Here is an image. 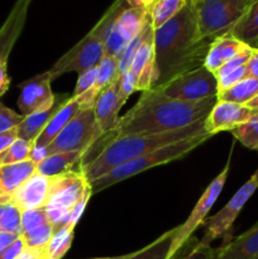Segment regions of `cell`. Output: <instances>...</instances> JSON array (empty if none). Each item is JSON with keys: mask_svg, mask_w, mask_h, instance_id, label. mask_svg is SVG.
I'll list each match as a JSON object with an SVG mask.
<instances>
[{"mask_svg": "<svg viewBox=\"0 0 258 259\" xmlns=\"http://www.w3.org/2000/svg\"><path fill=\"white\" fill-rule=\"evenodd\" d=\"M153 39L156 62L154 88L204 66L212 42L200 39L196 7L190 0L176 17L154 30Z\"/></svg>", "mask_w": 258, "mask_h": 259, "instance_id": "6da1fadb", "label": "cell"}, {"mask_svg": "<svg viewBox=\"0 0 258 259\" xmlns=\"http://www.w3.org/2000/svg\"><path fill=\"white\" fill-rule=\"evenodd\" d=\"M217 101V96L201 101L177 100L167 96L159 88H152L142 93L131 110L119 116L114 131L108 134L109 141L126 134L164 133L182 129L206 118Z\"/></svg>", "mask_w": 258, "mask_h": 259, "instance_id": "7a4b0ae2", "label": "cell"}, {"mask_svg": "<svg viewBox=\"0 0 258 259\" xmlns=\"http://www.w3.org/2000/svg\"><path fill=\"white\" fill-rule=\"evenodd\" d=\"M205 119H200L182 129L164 132V133L126 134V136L115 137L104 144L100 153L96 154L89 163L81 167V169L91 184L95 180L105 176L115 167L132 161L137 157L143 156L144 153L162 148L175 142L207 133L205 129Z\"/></svg>", "mask_w": 258, "mask_h": 259, "instance_id": "3957f363", "label": "cell"}, {"mask_svg": "<svg viewBox=\"0 0 258 259\" xmlns=\"http://www.w3.org/2000/svg\"><path fill=\"white\" fill-rule=\"evenodd\" d=\"M128 7L125 0H115L96 23L95 27L78 40L71 50H68L62 57L58 58L55 65L47 70L52 80L68 72L81 73L90 68L98 67L105 56V35L111 22L116 15Z\"/></svg>", "mask_w": 258, "mask_h": 259, "instance_id": "277c9868", "label": "cell"}, {"mask_svg": "<svg viewBox=\"0 0 258 259\" xmlns=\"http://www.w3.org/2000/svg\"><path fill=\"white\" fill-rule=\"evenodd\" d=\"M211 137L212 136H210L209 133L200 134V136L192 137V138L175 142V143L168 144V146L154 149V151L148 152V153H144L143 156H139L137 158L132 159V161L125 162V163L111 169L105 176L91 182L93 195L104 191L108 187L119 184V182L124 181L126 179H131V177L136 176V175L148 171V169L153 168V167L171 163V162L177 161V159L184 158L185 156L191 153L194 149L201 146L202 143L209 141Z\"/></svg>", "mask_w": 258, "mask_h": 259, "instance_id": "5b68a950", "label": "cell"}, {"mask_svg": "<svg viewBox=\"0 0 258 259\" xmlns=\"http://www.w3.org/2000/svg\"><path fill=\"white\" fill-rule=\"evenodd\" d=\"M88 194H93V189L81 168L51 177L45 209L55 232L65 227L71 212Z\"/></svg>", "mask_w": 258, "mask_h": 259, "instance_id": "8992f818", "label": "cell"}, {"mask_svg": "<svg viewBox=\"0 0 258 259\" xmlns=\"http://www.w3.org/2000/svg\"><path fill=\"white\" fill-rule=\"evenodd\" d=\"M255 0H196L199 35L202 40H214L228 34Z\"/></svg>", "mask_w": 258, "mask_h": 259, "instance_id": "52a82bcc", "label": "cell"}, {"mask_svg": "<svg viewBox=\"0 0 258 259\" xmlns=\"http://www.w3.org/2000/svg\"><path fill=\"white\" fill-rule=\"evenodd\" d=\"M101 138L103 134L96 121L94 108L83 109L71 119L52 143L46 147V151L47 156L60 152L75 151L85 152L88 154L89 149L93 148Z\"/></svg>", "mask_w": 258, "mask_h": 259, "instance_id": "ba28073f", "label": "cell"}, {"mask_svg": "<svg viewBox=\"0 0 258 259\" xmlns=\"http://www.w3.org/2000/svg\"><path fill=\"white\" fill-rule=\"evenodd\" d=\"M257 189L258 168L248 179V181H245V184L235 192L234 196L227 202V205L219 212L205 220L204 224H202L205 227V232L200 239V244L210 245L217 239L224 240L223 244H227L228 242H230L233 239L232 232L234 222Z\"/></svg>", "mask_w": 258, "mask_h": 259, "instance_id": "9c48e42d", "label": "cell"}, {"mask_svg": "<svg viewBox=\"0 0 258 259\" xmlns=\"http://www.w3.org/2000/svg\"><path fill=\"white\" fill-rule=\"evenodd\" d=\"M230 158H232V152H230L229 157H228V161L227 163H225L223 171L210 182V185L206 187L204 194L200 196L199 201L196 202V205H195V207L192 209L191 214L187 218L186 222H185L184 224L176 227V235H175V239L171 245V250H169V259H176L179 252L185 247V244L189 242V239L192 237L195 230H196L200 225L204 224V222L206 220L207 212H209L210 210H211V207L214 206L215 201L218 200L223 187H224L225 182H227L228 174H229L230 168Z\"/></svg>", "mask_w": 258, "mask_h": 259, "instance_id": "30bf717a", "label": "cell"}, {"mask_svg": "<svg viewBox=\"0 0 258 259\" xmlns=\"http://www.w3.org/2000/svg\"><path fill=\"white\" fill-rule=\"evenodd\" d=\"M151 20L149 12L141 8L126 7L111 22L105 35V55L120 60L126 46L141 34Z\"/></svg>", "mask_w": 258, "mask_h": 259, "instance_id": "8fae6325", "label": "cell"}, {"mask_svg": "<svg viewBox=\"0 0 258 259\" xmlns=\"http://www.w3.org/2000/svg\"><path fill=\"white\" fill-rule=\"evenodd\" d=\"M158 88L169 98L182 101H201L218 95L217 77L204 66L182 73Z\"/></svg>", "mask_w": 258, "mask_h": 259, "instance_id": "7c38bea8", "label": "cell"}, {"mask_svg": "<svg viewBox=\"0 0 258 259\" xmlns=\"http://www.w3.org/2000/svg\"><path fill=\"white\" fill-rule=\"evenodd\" d=\"M52 81L50 72L45 71L19 83L20 94L18 98V106L22 115L27 116L48 110L55 105L56 95L51 88Z\"/></svg>", "mask_w": 258, "mask_h": 259, "instance_id": "4fadbf2b", "label": "cell"}, {"mask_svg": "<svg viewBox=\"0 0 258 259\" xmlns=\"http://www.w3.org/2000/svg\"><path fill=\"white\" fill-rule=\"evenodd\" d=\"M257 115V111L247 105L218 100L205 119V129L210 136L220 132H230Z\"/></svg>", "mask_w": 258, "mask_h": 259, "instance_id": "5bb4252c", "label": "cell"}, {"mask_svg": "<svg viewBox=\"0 0 258 259\" xmlns=\"http://www.w3.org/2000/svg\"><path fill=\"white\" fill-rule=\"evenodd\" d=\"M154 29L149 27L143 43L134 57L129 72L136 80L137 91H147L154 88L156 82V62H154Z\"/></svg>", "mask_w": 258, "mask_h": 259, "instance_id": "9a60e30c", "label": "cell"}, {"mask_svg": "<svg viewBox=\"0 0 258 259\" xmlns=\"http://www.w3.org/2000/svg\"><path fill=\"white\" fill-rule=\"evenodd\" d=\"M50 189L51 177L43 176L35 171L34 175H32L24 184L20 185L10 201L22 212L45 207L47 204Z\"/></svg>", "mask_w": 258, "mask_h": 259, "instance_id": "2e32d148", "label": "cell"}, {"mask_svg": "<svg viewBox=\"0 0 258 259\" xmlns=\"http://www.w3.org/2000/svg\"><path fill=\"white\" fill-rule=\"evenodd\" d=\"M119 78L120 76L118 75L108 88L99 94L94 105V113L103 137L110 134L119 120V110L121 109L118 94Z\"/></svg>", "mask_w": 258, "mask_h": 259, "instance_id": "e0dca14e", "label": "cell"}, {"mask_svg": "<svg viewBox=\"0 0 258 259\" xmlns=\"http://www.w3.org/2000/svg\"><path fill=\"white\" fill-rule=\"evenodd\" d=\"M37 163L28 159L14 164L0 166V201H10L14 192L35 174Z\"/></svg>", "mask_w": 258, "mask_h": 259, "instance_id": "ac0fdd59", "label": "cell"}, {"mask_svg": "<svg viewBox=\"0 0 258 259\" xmlns=\"http://www.w3.org/2000/svg\"><path fill=\"white\" fill-rule=\"evenodd\" d=\"M30 3L32 0H17L7 20L0 27V56L4 52H12L24 27Z\"/></svg>", "mask_w": 258, "mask_h": 259, "instance_id": "d6986e66", "label": "cell"}, {"mask_svg": "<svg viewBox=\"0 0 258 259\" xmlns=\"http://www.w3.org/2000/svg\"><path fill=\"white\" fill-rule=\"evenodd\" d=\"M258 257V222L250 229L218 248L215 259H254Z\"/></svg>", "mask_w": 258, "mask_h": 259, "instance_id": "ffe728a7", "label": "cell"}, {"mask_svg": "<svg viewBox=\"0 0 258 259\" xmlns=\"http://www.w3.org/2000/svg\"><path fill=\"white\" fill-rule=\"evenodd\" d=\"M81 110H83L82 105L78 101L77 98H72L70 96L67 101L61 106L60 110L52 116L48 124L46 125V128L43 129L42 133L39 134L37 139L34 142L35 147H42L46 148L47 146H50L52 143L53 139L58 136V134L62 132V129L67 125L71 121V119L76 115L77 113H80Z\"/></svg>", "mask_w": 258, "mask_h": 259, "instance_id": "44dd1931", "label": "cell"}, {"mask_svg": "<svg viewBox=\"0 0 258 259\" xmlns=\"http://www.w3.org/2000/svg\"><path fill=\"white\" fill-rule=\"evenodd\" d=\"M71 95L68 94H60L56 95V103L51 109L45 111H39V113L30 114V115L24 116L22 123L18 125V138L24 139V141L35 142V139L39 137L43 129L48 124V121L52 119V116L57 113L61 109V106L70 99Z\"/></svg>", "mask_w": 258, "mask_h": 259, "instance_id": "7402d4cb", "label": "cell"}, {"mask_svg": "<svg viewBox=\"0 0 258 259\" xmlns=\"http://www.w3.org/2000/svg\"><path fill=\"white\" fill-rule=\"evenodd\" d=\"M85 154V152L78 151L60 152V153L50 154L43 161L38 162L35 171L43 176L53 177L66 174L68 171L78 169L82 167Z\"/></svg>", "mask_w": 258, "mask_h": 259, "instance_id": "603a6c76", "label": "cell"}, {"mask_svg": "<svg viewBox=\"0 0 258 259\" xmlns=\"http://www.w3.org/2000/svg\"><path fill=\"white\" fill-rule=\"evenodd\" d=\"M118 67H119L118 58L109 55L104 56L101 62L99 63L98 67H96L95 85H94L93 89H90V90L85 93L90 100L96 101L99 94H100L104 89L108 88V86L115 80L116 76L119 75Z\"/></svg>", "mask_w": 258, "mask_h": 259, "instance_id": "cb8c5ba5", "label": "cell"}, {"mask_svg": "<svg viewBox=\"0 0 258 259\" xmlns=\"http://www.w3.org/2000/svg\"><path fill=\"white\" fill-rule=\"evenodd\" d=\"M176 228L168 230L151 244L137 252L129 253L125 259H169V250L176 235Z\"/></svg>", "mask_w": 258, "mask_h": 259, "instance_id": "d4e9b609", "label": "cell"}, {"mask_svg": "<svg viewBox=\"0 0 258 259\" xmlns=\"http://www.w3.org/2000/svg\"><path fill=\"white\" fill-rule=\"evenodd\" d=\"M230 34L248 46H252L258 39V0L233 27Z\"/></svg>", "mask_w": 258, "mask_h": 259, "instance_id": "484cf974", "label": "cell"}, {"mask_svg": "<svg viewBox=\"0 0 258 259\" xmlns=\"http://www.w3.org/2000/svg\"><path fill=\"white\" fill-rule=\"evenodd\" d=\"M255 95H258V78L247 77L240 82L235 83L232 88L219 93L217 98L220 101H229V103L245 105Z\"/></svg>", "mask_w": 258, "mask_h": 259, "instance_id": "4316f807", "label": "cell"}, {"mask_svg": "<svg viewBox=\"0 0 258 259\" xmlns=\"http://www.w3.org/2000/svg\"><path fill=\"white\" fill-rule=\"evenodd\" d=\"M189 3V0H157L152 9L149 10V17L153 29H158L168 20L176 17Z\"/></svg>", "mask_w": 258, "mask_h": 259, "instance_id": "83f0119b", "label": "cell"}, {"mask_svg": "<svg viewBox=\"0 0 258 259\" xmlns=\"http://www.w3.org/2000/svg\"><path fill=\"white\" fill-rule=\"evenodd\" d=\"M75 237V228L63 227L55 232L43 252L45 259H61L71 248Z\"/></svg>", "mask_w": 258, "mask_h": 259, "instance_id": "f1b7e54d", "label": "cell"}, {"mask_svg": "<svg viewBox=\"0 0 258 259\" xmlns=\"http://www.w3.org/2000/svg\"><path fill=\"white\" fill-rule=\"evenodd\" d=\"M0 233L22 234V211L12 201H0Z\"/></svg>", "mask_w": 258, "mask_h": 259, "instance_id": "f546056e", "label": "cell"}, {"mask_svg": "<svg viewBox=\"0 0 258 259\" xmlns=\"http://www.w3.org/2000/svg\"><path fill=\"white\" fill-rule=\"evenodd\" d=\"M53 234H55V228L50 223V224H45L42 227L35 228L30 232L22 233V238L24 240L27 249L34 250V252L43 254Z\"/></svg>", "mask_w": 258, "mask_h": 259, "instance_id": "4dcf8cb0", "label": "cell"}, {"mask_svg": "<svg viewBox=\"0 0 258 259\" xmlns=\"http://www.w3.org/2000/svg\"><path fill=\"white\" fill-rule=\"evenodd\" d=\"M34 142L24 141V139L18 138L9 148L5 149L0 153V166L3 164H14L20 162L28 161L30 157Z\"/></svg>", "mask_w": 258, "mask_h": 259, "instance_id": "1f68e13d", "label": "cell"}, {"mask_svg": "<svg viewBox=\"0 0 258 259\" xmlns=\"http://www.w3.org/2000/svg\"><path fill=\"white\" fill-rule=\"evenodd\" d=\"M230 133L244 147L258 151V115L230 131Z\"/></svg>", "mask_w": 258, "mask_h": 259, "instance_id": "d6a6232c", "label": "cell"}, {"mask_svg": "<svg viewBox=\"0 0 258 259\" xmlns=\"http://www.w3.org/2000/svg\"><path fill=\"white\" fill-rule=\"evenodd\" d=\"M151 25H152V23H151V20H149V23L147 24V27L144 28L143 32H142L141 34L137 35V37L134 38V39L132 40L128 46H126V48L124 50L123 55H121L120 60H119V67H118L119 76L124 75V73H126L129 70H131L132 63H133V61H134V57H136L139 47H141L142 43H143L144 38H146V35H147V33H148V29Z\"/></svg>", "mask_w": 258, "mask_h": 259, "instance_id": "836d02e7", "label": "cell"}, {"mask_svg": "<svg viewBox=\"0 0 258 259\" xmlns=\"http://www.w3.org/2000/svg\"><path fill=\"white\" fill-rule=\"evenodd\" d=\"M45 224H50V219L45 207L22 212V233L30 232Z\"/></svg>", "mask_w": 258, "mask_h": 259, "instance_id": "e575fe53", "label": "cell"}, {"mask_svg": "<svg viewBox=\"0 0 258 259\" xmlns=\"http://www.w3.org/2000/svg\"><path fill=\"white\" fill-rule=\"evenodd\" d=\"M218 81V94L222 93V91L227 90V89L232 88L235 83L240 82L244 78L249 77L247 72V67L242 66V67H238L235 70L229 71V72L225 73H219V75L215 76Z\"/></svg>", "mask_w": 258, "mask_h": 259, "instance_id": "d590c367", "label": "cell"}, {"mask_svg": "<svg viewBox=\"0 0 258 259\" xmlns=\"http://www.w3.org/2000/svg\"><path fill=\"white\" fill-rule=\"evenodd\" d=\"M24 119V115L15 113L10 108L0 103V133L18 128Z\"/></svg>", "mask_w": 258, "mask_h": 259, "instance_id": "8d00e7d4", "label": "cell"}, {"mask_svg": "<svg viewBox=\"0 0 258 259\" xmlns=\"http://www.w3.org/2000/svg\"><path fill=\"white\" fill-rule=\"evenodd\" d=\"M96 81V67L90 68V70H86L83 72L78 73L77 82H76L75 89H73L72 98H76V96L82 95L83 93L89 91L90 89L94 88Z\"/></svg>", "mask_w": 258, "mask_h": 259, "instance_id": "74e56055", "label": "cell"}, {"mask_svg": "<svg viewBox=\"0 0 258 259\" xmlns=\"http://www.w3.org/2000/svg\"><path fill=\"white\" fill-rule=\"evenodd\" d=\"M134 91H137L136 90V80H134V77L132 76V73L128 71V72L124 73V75H121L120 78H119L118 94H119V104H120L121 108H123V105L126 103V100L129 99V96H131Z\"/></svg>", "mask_w": 258, "mask_h": 259, "instance_id": "f35d334b", "label": "cell"}, {"mask_svg": "<svg viewBox=\"0 0 258 259\" xmlns=\"http://www.w3.org/2000/svg\"><path fill=\"white\" fill-rule=\"evenodd\" d=\"M217 254L218 248H212L211 245H202L197 242L190 253L179 259H215Z\"/></svg>", "mask_w": 258, "mask_h": 259, "instance_id": "ab89813d", "label": "cell"}, {"mask_svg": "<svg viewBox=\"0 0 258 259\" xmlns=\"http://www.w3.org/2000/svg\"><path fill=\"white\" fill-rule=\"evenodd\" d=\"M10 52H4L0 56V98L9 90L10 76L8 73V58Z\"/></svg>", "mask_w": 258, "mask_h": 259, "instance_id": "60d3db41", "label": "cell"}, {"mask_svg": "<svg viewBox=\"0 0 258 259\" xmlns=\"http://www.w3.org/2000/svg\"><path fill=\"white\" fill-rule=\"evenodd\" d=\"M24 249V240H23L22 234H20V237L18 238V239H15L7 249H4L0 253V259H17L20 254H22Z\"/></svg>", "mask_w": 258, "mask_h": 259, "instance_id": "b9f144b4", "label": "cell"}, {"mask_svg": "<svg viewBox=\"0 0 258 259\" xmlns=\"http://www.w3.org/2000/svg\"><path fill=\"white\" fill-rule=\"evenodd\" d=\"M18 139V131L17 128L12 129V131L3 132L0 133V153L4 152L5 149L9 148L13 143Z\"/></svg>", "mask_w": 258, "mask_h": 259, "instance_id": "7bdbcfd3", "label": "cell"}, {"mask_svg": "<svg viewBox=\"0 0 258 259\" xmlns=\"http://www.w3.org/2000/svg\"><path fill=\"white\" fill-rule=\"evenodd\" d=\"M245 67H247V72L249 77L258 78V51L255 48H253L252 56L248 60Z\"/></svg>", "mask_w": 258, "mask_h": 259, "instance_id": "ee69618b", "label": "cell"}, {"mask_svg": "<svg viewBox=\"0 0 258 259\" xmlns=\"http://www.w3.org/2000/svg\"><path fill=\"white\" fill-rule=\"evenodd\" d=\"M20 235L12 234V233H0V253L7 249L15 239H18Z\"/></svg>", "mask_w": 258, "mask_h": 259, "instance_id": "f6af8a7d", "label": "cell"}, {"mask_svg": "<svg viewBox=\"0 0 258 259\" xmlns=\"http://www.w3.org/2000/svg\"><path fill=\"white\" fill-rule=\"evenodd\" d=\"M156 2L157 0H125L128 7L141 8V9H146L148 12L152 9V7H153Z\"/></svg>", "mask_w": 258, "mask_h": 259, "instance_id": "bcb514c9", "label": "cell"}, {"mask_svg": "<svg viewBox=\"0 0 258 259\" xmlns=\"http://www.w3.org/2000/svg\"><path fill=\"white\" fill-rule=\"evenodd\" d=\"M42 255L43 254H40V253H37L34 252V250H30L25 248V249L23 250L22 254H20L17 259H39Z\"/></svg>", "mask_w": 258, "mask_h": 259, "instance_id": "7dc6e473", "label": "cell"}, {"mask_svg": "<svg viewBox=\"0 0 258 259\" xmlns=\"http://www.w3.org/2000/svg\"><path fill=\"white\" fill-rule=\"evenodd\" d=\"M245 105H247L248 108L253 109V110H255L258 113V95H255L254 98H253L250 101H248V103L245 104Z\"/></svg>", "mask_w": 258, "mask_h": 259, "instance_id": "c3c4849f", "label": "cell"}, {"mask_svg": "<svg viewBox=\"0 0 258 259\" xmlns=\"http://www.w3.org/2000/svg\"><path fill=\"white\" fill-rule=\"evenodd\" d=\"M126 255L128 254L118 255V257H96V258H88V259H125Z\"/></svg>", "mask_w": 258, "mask_h": 259, "instance_id": "681fc988", "label": "cell"}, {"mask_svg": "<svg viewBox=\"0 0 258 259\" xmlns=\"http://www.w3.org/2000/svg\"><path fill=\"white\" fill-rule=\"evenodd\" d=\"M250 47H252V48H258V39H257V40H255V42H254V43H253V45H252V46H250Z\"/></svg>", "mask_w": 258, "mask_h": 259, "instance_id": "f907efd6", "label": "cell"}, {"mask_svg": "<svg viewBox=\"0 0 258 259\" xmlns=\"http://www.w3.org/2000/svg\"><path fill=\"white\" fill-rule=\"evenodd\" d=\"M190 2H194L195 3V2H196V0H190Z\"/></svg>", "mask_w": 258, "mask_h": 259, "instance_id": "816d5d0a", "label": "cell"}, {"mask_svg": "<svg viewBox=\"0 0 258 259\" xmlns=\"http://www.w3.org/2000/svg\"><path fill=\"white\" fill-rule=\"evenodd\" d=\"M255 50H257V51H258V48H255Z\"/></svg>", "mask_w": 258, "mask_h": 259, "instance_id": "f5cc1de1", "label": "cell"}, {"mask_svg": "<svg viewBox=\"0 0 258 259\" xmlns=\"http://www.w3.org/2000/svg\"><path fill=\"white\" fill-rule=\"evenodd\" d=\"M254 259H258V257H257V258H254Z\"/></svg>", "mask_w": 258, "mask_h": 259, "instance_id": "db71d44e", "label": "cell"}]
</instances>
